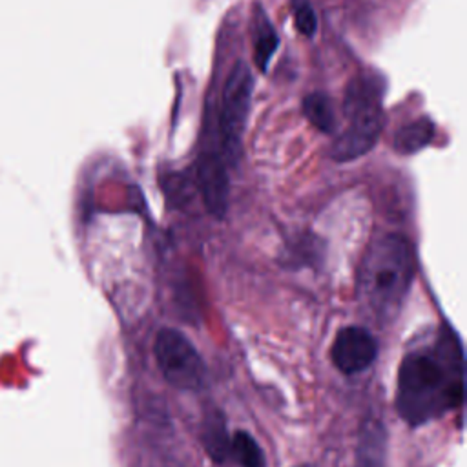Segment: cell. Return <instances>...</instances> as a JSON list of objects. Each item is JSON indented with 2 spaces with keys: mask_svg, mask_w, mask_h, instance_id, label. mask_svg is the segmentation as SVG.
<instances>
[{
  "mask_svg": "<svg viewBox=\"0 0 467 467\" xmlns=\"http://www.w3.org/2000/svg\"><path fill=\"white\" fill-rule=\"evenodd\" d=\"M239 467H265V454L255 438L246 431L230 436V454Z\"/></svg>",
  "mask_w": 467,
  "mask_h": 467,
  "instance_id": "4fadbf2b",
  "label": "cell"
},
{
  "mask_svg": "<svg viewBox=\"0 0 467 467\" xmlns=\"http://www.w3.org/2000/svg\"><path fill=\"white\" fill-rule=\"evenodd\" d=\"M416 259L410 241L401 234L374 239L363 254L358 270V297L379 321L392 319L414 279Z\"/></svg>",
  "mask_w": 467,
  "mask_h": 467,
  "instance_id": "7a4b0ae2",
  "label": "cell"
},
{
  "mask_svg": "<svg viewBox=\"0 0 467 467\" xmlns=\"http://www.w3.org/2000/svg\"><path fill=\"white\" fill-rule=\"evenodd\" d=\"M195 181L208 212L215 217H223L228 210V197H230V179H228L226 161L215 151L202 153L197 161Z\"/></svg>",
  "mask_w": 467,
  "mask_h": 467,
  "instance_id": "8992f818",
  "label": "cell"
},
{
  "mask_svg": "<svg viewBox=\"0 0 467 467\" xmlns=\"http://www.w3.org/2000/svg\"><path fill=\"white\" fill-rule=\"evenodd\" d=\"M252 84L254 80L248 66L239 60L226 78L219 109V131L223 140V151L228 161H234L239 155L241 137L250 109Z\"/></svg>",
  "mask_w": 467,
  "mask_h": 467,
  "instance_id": "277c9868",
  "label": "cell"
},
{
  "mask_svg": "<svg viewBox=\"0 0 467 467\" xmlns=\"http://www.w3.org/2000/svg\"><path fill=\"white\" fill-rule=\"evenodd\" d=\"M303 467H305V465H303Z\"/></svg>",
  "mask_w": 467,
  "mask_h": 467,
  "instance_id": "2e32d148",
  "label": "cell"
},
{
  "mask_svg": "<svg viewBox=\"0 0 467 467\" xmlns=\"http://www.w3.org/2000/svg\"><path fill=\"white\" fill-rule=\"evenodd\" d=\"M343 111L350 124L383 122L379 80L370 75L352 78L345 91Z\"/></svg>",
  "mask_w": 467,
  "mask_h": 467,
  "instance_id": "52a82bcc",
  "label": "cell"
},
{
  "mask_svg": "<svg viewBox=\"0 0 467 467\" xmlns=\"http://www.w3.org/2000/svg\"><path fill=\"white\" fill-rule=\"evenodd\" d=\"M463 401V352L454 332L407 352L398 368L396 410L418 427L441 418Z\"/></svg>",
  "mask_w": 467,
  "mask_h": 467,
  "instance_id": "6da1fadb",
  "label": "cell"
},
{
  "mask_svg": "<svg viewBox=\"0 0 467 467\" xmlns=\"http://www.w3.org/2000/svg\"><path fill=\"white\" fill-rule=\"evenodd\" d=\"M383 130V122H365V124H348L345 133H341L330 150V157L337 162L352 161L365 155L378 140Z\"/></svg>",
  "mask_w": 467,
  "mask_h": 467,
  "instance_id": "ba28073f",
  "label": "cell"
},
{
  "mask_svg": "<svg viewBox=\"0 0 467 467\" xmlns=\"http://www.w3.org/2000/svg\"><path fill=\"white\" fill-rule=\"evenodd\" d=\"M385 443L383 423L378 420H367L359 432L356 467H383Z\"/></svg>",
  "mask_w": 467,
  "mask_h": 467,
  "instance_id": "9c48e42d",
  "label": "cell"
},
{
  "mask_svg": "<svg viewBox=\"0 0 467 467\" xmlns=\"http://www.w3.org/2000/svg\"><path fill=\"white\" fill-rule=\"evenodd\" d=\"M277 49V35L265 13H255L254 18V60L255 66L265 71L274 51Z\"/></svg>",
  "mask_w": 467,
  "mask_h": 467,
  "instance_id": "7c38bea8",
  "label": "cell"
},
{
  "mask_svg": "<svg viewBox=\"0 0 467 467\" xmlns=\"http://www.w3.org/2000/svg\"><path fill=\"white\" fill-rule=\"evenodd\" d=\"M292 9H294V22L299 33L312 36L317 27V20L314 15V9L308 0H292Z\"/></svg>",
  "mask_w": 467,
  "mask_h": 467,
  "instance_id": "9a60e30c",
  "label": "cell"
},
{
  "mask_svg": "<svg viewBox=\"0 0 467 467\" xmlns=\"http://www.w3.org/2000/svg\"><path fill=\"white\" fill-rule=\"evenodd\" d=\"M434 137V124L427 117H420L405 126H401L392 140L396 151L409 155L425 148Z\"/></svg>",
  "mask_w": 467,
  "mask_h": 467,
  "instance_id": "30bf717a",
  "label": "cell"
},
{
  "mask_svg": "<svg viewBox=\"0 0 467 467\" xmlns=\"http://www.w3.org/2000/svg\"><path fill=\"white\" fill-rule=\"evenodd\" d=\"M164 379L179 390H197L204 383L206 367L193 343L175 328H161L153 345Z\"/></svg>",
  "mask_w": 467,
  "mask_h": 467,
  "instance_id": "3957f363",
  "label": "cell"
},
{
  "mask_svg": "<svg viewBox=\"0 0 467 467\" xmlns=\"http://www.w3.org/2000/svg\"><path fill=\"white\" fill-rule=\"evenodd\" d=\"M305 117L321 131L332 133L336 130V113L332 100L325 93H310L303 99Z\"/></svg>",
  "mask_w": 467,
  "mask_h": 467,
  "instance_id": "5bb4252c",
  "label": "cell"
},
{
  "mask_svg": "<svg viewBox=\"0 0 467 467\" xmlns=\"http://www.w3.org/2000/svg\"><path fill=\"white\" fill-rule=\"evenodd\" d=\"M202 443H204V451L215 463L226 462L230 454V434L226 431V423L221 412H215L204 420Z\"/></svg>",
  "mask_w": 467,
  "mask_h": 467,
  "instance_id": "8fae6325",
  "label": "cell"
},
{
  "mask_svg": "<svg viewBox=\"0 0 467 467\" xmlns=\"http://www.w3.org/2000/svg\"><path fill=\"white\" fill-rule=\"evenodd\" d=\"M330 356L332 363L343 374H359L374 363L378 356V341L370 330L363 327H343L334 337Z\"/></svg>",
  "mask_w": 467,
  "mask_h": 467,
  "instance_id": "5b68a950",
  "label": "cell"
}]
</instances>
